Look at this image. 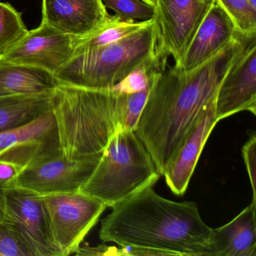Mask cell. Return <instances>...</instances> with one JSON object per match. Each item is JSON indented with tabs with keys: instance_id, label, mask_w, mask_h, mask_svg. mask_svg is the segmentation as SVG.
Here are the masks:
<instances>
[{
	"instance_id": "1",
	"label": "cell",
	"mask_w": 256,
	"mask_h": 256,
	"mask_svg": "<svg viewBox=\"0 0 256 256\" xmlns=\"http://www.w3.org/2000/svg\"><path fill=\"white\" fill-rule=\"evenodd\" d=\"M254 41L256 32L236 30L218 54L197 68L180 72L167 64L158 72L134 131L160 176L200 116L216 102L228 72Z\"/></svg>"
},
{
	"instance_id": "2",
	"label": "cell",
	"mask_w": 256,
	"mask_h": 256,
	"mask_svg": "<svg viewBox=\"0 0 256 256\" xmlns=\"http://www.w3.org/2000/svg\"><path fill=\"white\" fill-rule=\"evenodd\" d=\"M212 230L197 204L168 200L150 186L113 206L102 220L98 236L104 242L158 256H210Z\"/></svg>"
},
{
	"instance_id": "3",
	"label": "cell",
	"mask_w": 256,
	"mask_h": 256,
	"mask_svg": "<svg viewBox=\"0 0 256 256\" xmlns=\"http://www.w3.org/2000/svg\"><path fill=\"white\" fill-rule=\"evenodd\" d=\"M127 94L59 84L52 94L61 152L72 160L101 157L122 130Z\"/></svg>"
},
{
	"instance_id": "4",
	"label": "cell",
	"mask_w": 256,
	"mask_h": 256,
	"mask_svg": "<svg viewBox=\"0 0 256 256\" xmlns=\"http://www.w3.org/2000/svg\"><path fill=\"white\" fill-rule=\"evenodd\" d=\"M155 18L133 34L74 54L56 74L59 84L88 89L114 88L128 76L164 55L158 50Z\"/></svg>"
},
{
	"instance_id": "5",
	"label": "cell",
	"mask_w": 256,
	"mask_h": 256,
	"mask_svg": "<svg viewBox=\"0 0 256 256\" xmlns=\"http://www.w3.org/2000/svg\"><path fill=\"white\" fill-rule=\"evenodd\" d=\"M152 157L134 130H120L108 144L80 191L113 208L160 179Z\"/></svg>"
},
{
	"instance_id": "6",
	"label": "cell",
	"mask_w": 256,
	"mask_h": 256,
	"mask_svg": "<svg viewBox=\"0 0 256 256\" xmlns=\"http://www.w3.org/2000/svg\"><path fill=\"white\" fill-rule=\"evenodd\" d=\"M41 196L54 244L61 256L74 254L108 206L82 192Z\"/></svg>"
},
{
	"instance_id": "7",
	"label": "cell",
	"mask_w": 256,
	"mask_h": 256,
	"mask_svg": "<svg viewBox=\"0 0 256 256\" xmlns=\"http://www.w3.org/2000/svg\"><path fill=\"white\" fill-rule=\"evenodd\" d=\"M100 158L72 160L60 149L56 150L25 166L7 187L24 188L40 196L79 191L90 178Z\"/></svg>"
},
{
	"instance_id": "8",
	"label": "cell",
	"mask_w": 256,
	"mask_h": 256,
	"mask_svg": "<svg viewBox=\"0 0 256 256\" xmlns=\"http://www.w3.org/2000/svg\"><path fill=\"white\" fill-rule=\"evenodd\" d=\"M216 0H157L158 50L180 64L198 29Z\"/></svg>"
},
{
	"instance_id": "9",
	"label": "cell",
	"mask_w": 256,
	"mask_h": 256,
	"mask_svg": "<svg viewBox=\"0 0 256 256\" xmlns=\"http://www.w3.org/2000/svg\"><path fill=\"white\" fill-rule=\"evenodd\" d=\"M2 190L4 218L16 226L35 256H61L52 240L41 196L17 187Z\"/></svg>"
},
{
	"instance_id": "10",
	"label": "cell",
	"mask_w": 256,
	"mask_h": 256,
	"mask_svg": "<svg viewBox=\"0 0 256 256\" xmlns=\"http://www.w3.org/2000/svg\"><path fill=\"white\" fill-rule=\"evenodd\" d=\"M76 40L41 23L0 58V62L38 67L56 76L74 56Z\"/></svg>"
},
{
	"instance_id": "11",
	"label": "cell",
	"mask_w": 256,
	"mask_h": 256,
	"mask_svg": "<svg viewBox=\"0 0 256 256\" xmlns=\"http://www.w3.org/2000/svg\"><path fill=\"white\" fill-rule=\"evenodd\" d=\"M59 149L52 109L24 125L0 132V160L24 168L38 157Z\"/></svg>"
},
{
	"instance_id": "12",
	"label": "cell",
	"mask_w": 256,
	"mask_h": 256,
	"mask_svg": "<svg viewBox=\"0 0 256 256\" xmlns=\"http://www.w3.org/2000/svg\"><path fill=\"white\" fill-rule=\"evenodd\" d=\"M244 110L256 114V41L228 72L216 98L218 121Z\"/></svg>"
},
{
	"instance_id": "13",
	"label": "cell",
	"mask_w": 256,
	"mask_h": 256,
	"mask_svg": "<svg viewBox=\"0 0 256 256\" xmlns=\"http://www.w3.org/2000/svg\"><path fill=\"white\" fill-rule=\"evenodd\" d=\"M41 23L80 38L101 28L110 18L102 0H42Z\"/></svg>"
},
{
	"instance_id": "14",
	"label": "cell",
	"mask_w": 256,
	"mask_h": 256,
	"mask_svg": "<svg viewBox=\"0 0 256 256\" xmlns=\"http://www.w3.org/2000/svg\"><path fill=\"white\" fill-rule=\"evenodd\" d=\"M236 28L228 14L216 1L199 26L180 64V72L197 68L218 54L233 38Z\"/></svg>"
},
{
	"instance_id": "15",
	"label": "cell",
	"mask_w": 256,
	"mask_h": 256,
	"mask_svg": "<svg viewBox=\"0 0 256 256\" xmlns=\"http://www.w3.org/2000/svg\"><path fill=\"white\" fill-rule=\"evenodd\" d=\"M215 104L199 118L163 174L168 186L176 196H182L186 191L204 146L218 122Z\"/></svg>"
},
{
	"instance_id": "16",
	"label": "cell",
	"mask_w": 256,
	"mask_h": 256,
	"mask_svg": "<svg viewBox=\"0 0 256 256\" xmlns=\"http://www.w3.org/2000/svg\"><path fill=\"white\" fill-rule=\"evenodd\" d=\"M256 205H248L234 218L212 228L210 256H256Z\"/></svg>"
},
{
	"instance_id": "17",
	"label": "cell",
	"mask_w": 256,
	"mask_h": 256,
	"mask_svg": "<svg viewBox=\"0 0 256 256\" xmlns=\"http://www.w3.org/2000/svg\"><path fill=\"white\" fill-rule=\"evenodd\" d=\"M59 84L56 76L31 66L0 62V89L6 95L52 92Z\"/></svg>"
},
{
	"instance_id": "18",
	"label": "cell",
	"mask_w": 256,
	"mask_h": 256,
	"mask_svg": "<svg viewBox=\"0 0 256 256\" xmlns=\"http://www.w3.org/2000/svg\"><path fill=\"white\" fill-rule=\"evenodd\" d=\"M53 91L0 97V132L24 125L50 110Z\"/></svg>"
},
{
	"instance_id": "19",
	"label": "cell",
	"mask_w": 256,
	"mask_h": 256,
	"mask_svg": "<svg viewBox=\"0 0 256 256\" xmlns=\"http://www.w3.org/2000/svg\"><path fill=\"white\" fill-rule=\"evenodd\" d=\"M148 22H124L116 14L110 16L101 28L88 36L76 40L74 55L120 40L138 30Z\"/></svg>"
},
{
	"instance_id": "20",
	"label": "cell",
	"mask_w": 256,
	"mask_h": 256,
	"mask_svg": "<svg viewBox=\"0 0 256 256\" xmlns=\"http://www.w3.org/2000/svg\"><path fill=\"white\" fill-rule=\"evenodd\" d=\"M28 32L22 13L11 4L0 2V58L19 44Z\"/></svg>"
},
{
	"instance_id": "21",
	"label": "cell",
	"mask_w": 256,
	"mask_h": 256,
	"mask_svg": "<svg viewBox=\"0 0 256 256\" xmlns=\"http://www.w3.org/2000/svg\"><path fill=\"white\" fill-rule=\"evenodd\" d=\"M124 22H148L155 18L156 8L142 0H102Z\"/></svg>"
},
{
	"instance_id": "22",
	"label": "cell",
	"mask_w": 256,
	"mask_h": 256,
	"mask_svg": "<svg viewBox=\"0 0 256 256\" xmlns=\"http://www.w3.org/2000/svg\"><path fill=\"white\" fill-rule=\"evenodd\" d=\"M228 14L236 30L242 34L256 32V10L247 0H216Z\"/></svg>"
},
{
	"instance_id": "23",
	"label": "cell",
	"mask_w": 256,
	"mask_h": 256,
	"mask_svg": "<svg viewBox=\"0 0 256 256\" xmlns=\"http://www.w3.org/2000/svg\"><path fill=\"white\" fill-rule=\"evenodd\" d=\"M168 62L157 67L152 72L150 76L148 84L142 90L132 94H127L125 110H124V122L122 130H134L137 125L138 121L140 118V114L144 108L146 100L149 96L152 84L155 82L156 74L160 70H162Z\"/></svg>"
},
{
	"instance_id": "24",
	"label": "cell",
	"mask_w": 256,
	"mask_h": 256,
	"mask_svg": "<svg viewBox=\"0 0 256 256\" xmlns=\"http://www.w3.org/2000/svg\"><path fill=\"white\" fill-rule=\"evenodd\" d=\"M0 256H35L16 226L5 218H0Z\"/></svg>"
},
{
	"instance_id": "25",
	"label": "cell",
	"mask_w": 256,
	"mask_h": 256,
	"mask_svg": "<svg viewBox=\"0 0 256 256\" xmlns=\"http://www.w3.org/2000/svg\"><path fill=\"white\" fill-rule=\"evenodd\" d=\"M242 155L252 191V204L256 205V137L253 132L242 148Z\"/></svg>"
},
{
	"instance_id": "26",
	"label": "cell",
	"mask_w": 256,
	"mask_h": 256,
	"mask_svg": "<svg viewBox=\"0 0 256 256\" xmlns=\"http://www.w3.org/2000/svg\"><path fill=\"white\" fill-rule=\"evenodd\" d=\"M23 169L24 167L16 163L0 160V188L8 186Z\"/></svg>"
},
{
	"instance_id": "27",
	"label": "cell",
	"mask_w": 256,
	"mask_h": 256,
	"mask_svg": "<svg viewBox=\"0 0 256 256\" xmlns=\"http://www.w3.org/2000/svg\"><path fill=\"white\" fill-rule=\"evenodd\" d=\"M4 198H2V190L0 188V218H4Z\"/></svg>"
},
{
	"instance_id": "28",
	"label": "cell",
	"mask_w": 256,
	"mask_h": 256,
	"mask_svg": "<svg viewBox=\"0 0 256 256\" xmlns=\"http://www.w3.org/2000/svg\"><path fill=\"white\" fill-rule=\"evenodd\" d=\"M142 1L149 4V5L155 7V8L156 7L157 0H142Z\"/></svg>"
},
{
	"instance_id": "29",
	"label": "cell",
	"mask_w": 256,
	"mask_h": 256,
	"mask_svg": "<svg viewBox=\"0 0 256 256\" xmlns=\"http://www.w3.org/2000/svg\"><path fill=\"white\" fill-rule=\"evenodd\" d=\"M247 2L250 4L252 8H256V0H247Z\"/></svg>"
},
{
	"instance_id": "30",
	"label": "cell",
	"mask_w": 256,
	"mask_h": 256,
	"mask_svg": "<svg viewBox=\"0 0 256 256\" xmlns=\"http://www.w3.org/2000/svg\"><path fill=\"white\" fill-rule=\"evenodd\" d=\"M4 96H8V95H6V94L5 92H4V91L0 89V97Z\"/></svg>"
}]
</instances>
